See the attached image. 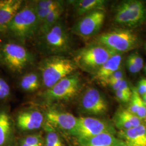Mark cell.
Instances as JSON below:
<instances>
[{"label":"cell","mask_w":146,"mask_h":146,"mask_svg":"<svg viewBox=\"0 0 146 146\" xmlns=\"http://www.w3.org/2000/svg\"><path fill=\"white\" fill-rule=\"evenodd\" d=\"M77 68L74 60L64 56L45 58L39 66L42 84L46 89L50 88L59 81L75 73Z\"/></svg>","instance_id":"cell-1"},{"label":"cell","mask_w":146,"mask_h":146,"mask_svg":"<svg viewBox=\"0 0 146 146\" xmlns=\"http://www.w3.org/2000/svg\"><path fill=\"white\" fill-rule=\"evenodd\" d=\"M38 29L35 11L31 2L21 8L5 29L24 44L36 35Z\"/></svg>","instance_id":"cell-2"},{"label":"cell","mask_w":146,"mask_h":146,"mask_svg":"<svg viewBox=\"0 0 146 146\" xmlns=\"http://www.w3.org/2000/svg\"><path fill=\"white\" fill-rule=\"evenodd\" d=\"M116 52L96 43L80 49L74 59L78 67L94 74Z\"/></svg>","instance_id":"cell-3"},{"label":"cell","mask_w":146,"mask_h":146,"mask_svg":"<svg viewBox=\"0 0 146 146\" xmlns=\"http://www.w3.org/2000/svg\"><path fill=\"white\" fill-rule=\"evenodd\" d=\"M96 43L114 52L121 54L133 50L139 45L138 36L128 29H116L100 35Z\"/></svg>","instance_id":"cell-4"},{"label":"cell","mask_w":146,"mask_h":146,"mask_svg":"<svg viewBox=\"0 0 146 146\" xmlns=\"http://www.w3.org/2000/svg\"><path fill=\"white\" fill-rule=\"evenodd\" d=\"M40 37L41 46L47 52L55 55L67 53L72 49L70 36L60 20L49 31Z\"/></svg>","instance_id":"cell-5"},{"label":"cell","mask_w":146,"mask_h":146,"mask_svg":"<svg viewBox=\"0 0 146 146\" xmlns=\"http://www.w3.org/2000/svg\"><path fill=\"white\" fill-rule=\"evenodd\" d=\"M114 20L122 26H138L146 20V5L137 0L122 2L116 6Z\"/></svg>","instance_id":"cell-6"},{"label":"cell","mask_w":146,"mask_h":146,"mask_svg":"<svg viewBox=\"0 0 146 146\" xmlns=\"http://www.w3.org/2000/svg\"><path fill=\"white\" fill-rule=\"evenodd\" d=\"M82 88V81L78 73H74L59 81L43 93L44 99L52 102L68 101L78 95Z\"/></svg>","instance_id":"cell-7"},{"label":"cell","mask_w":146,"mask_h":146,"mask_svg":"<svg viewBox=\"0 0 146 146\" xmlns=\"http://www.w3.org/2000/svg\"><path fill=\"white\" fill-rule=\"evenodd\" d=\"M2 54L5 65L14 72H21L33 60L31 53L25 47L14 43L4 44Z\"/></svg>","instance_id":"cell-8"},{"label":"cell","mask_w":146,"mask_h":146,"mask_svg":"<svg viewBox=\"0 0 146 146\" xmlns=\"http://www.w3.org/2000/svg\"><path fill=\"white\" fill-rule=\"evenodd\" d=\"M106 17L104 9L93 11L82 16L73 26L74 34L84 38L96 35L104 25Z\"/></svg>","instance_id":"cell-9"},{"label":"cell","mask_w":146,"mask_h":146,"mask_svg":"<svg viewBox=\"0 0 146 146\" xmlns=\"http://www.w3.org/2000/svg\"><path fill=\"white\" fill-rule=\"evenodd\" d=\"M114 128L104 121L93 117H78V122L73 134L79 140L88 139L104 133L114 134Z\"/></svg>","instance_id":"cell-10"},{"label":"cell","mask_w":146,"mask_h":146,"mask_svg":"<svg viewBox=\"0 0 146 146\" xmlns=\"http://www.w3.org/2000/svg\"><path fill=\"white\" fill-rule=\"evenodd\" d=\"M79 107L82 113L88 115H104L108 110L107 101L99 90L94 87H89L84 92Z\"/></svg>","instance_id":"cell-11"},{"label":"cell","mask_w":146,"mask_h":146,"mask_svg":"<svg viewBox=\"0 0 146 146\" xmlns=\"http://www.w3.org/2000/svg\"><path fill=\"white\" fill-rule=\"evenodd\" d=\"M46 117L50 124L73 134L77 125L78 117L72 114L55 109H49L46 113Z\"/></svg>","instance_id":"cell-12"},{"label":"cell","mask_w":146,"mask_h":146,"mask_svg":"<svg viewBox=\"0 0 146 146\" xmlns=\"http://www.w3.org/2000/svg\"><path fill=\"white\" fill-rule=\"evenodd\" d=\"M122 56L121 54L115 53L108 61L93 74V80L102 86H107L110 77L116 72L121 69Z\"/></svg>","instance_id":"cell-13"},{"label":"cell","mask_w":146,"mask_h":146,"mask_svg":"<svg viewBox=\"0 0 146 146\" xmlns=\"http://www.w3.org/2000/svg\"><path fill=\"white\" fill-rule=\"evenodd\" d=\"M44 117L37 110H32L22 111L17 117V125L22 131H33L42 126Z\"/></svg>","instance_id":"cell-14"},{"label":"cell","mask_w":146,"mask_h":146,"mask_svg":"<svg viewBox=\"0 0 146 146\" xmlns=\"http://www.w3.org/2000/svg\"><path fill=\"white\" fill-rule=\"evenodd\" d=\"M21 0L0 1V30L5 29L22 7Z\"/></svg>","instance_id":"cell-15"},{"label":"cell","mask_w":146,"mask_h":146,"mask_svg":"<svg viewBox=\"0 0 146 146\" xmlns=\"http://www.w3.org/2000/svg\"><path fill=\"white\" fill-rule=\"evenodd\" d=\"M119 137L131 146H146V125L131 128L129 129L120 131Z\"/></svg>","instance_id":"cell-16"},{"label":"cell","mask_w":146,"mask_h":146,"mask_svg":"<svg viewBox=\"0 0 146 146\" xmlns=\"http://www.w3.org/2000/svg\"><path fill=\"white\" fill-rule=\"evenodd\" d=\"M79 141L81 146H117L120 140L116 138L113 133H104Z\"/></svg>","instance_id":"cell-17"},{"label":"cell","mask_w":146,"mask_h":146,"mask_svg":"<svg viewBox=\"0 0 146 146\" xmlns=\"http://www.w3.org/2000/svg\"><path fill=\"white\" fill-rule=\"evenodd\" d=\"M74 10L79 16H84L93 11L104 9L106 1L104 0L71 1Z\"/></svg>","instance_id":"cell-18"},{"label":"cell","mask_w":146,"mask_h":146,"mask_svg":"<svg viewBox=\"0 0 146 146\" xmlns=\"http://www.w3.org/2000/svg\"><path fill=\"white\" fill-rule=\"evenodd\" d=\"M12 134L11 118L5 111H0V146H8Z\"/></svg>","instance_id":"cell-19"},{"label":"cell","mask_w":146,"mask_h":146,"mask_svg":"<svg viewBox=\"0 0 146 146\" xmlns=\"http://www.w3.org/2000/svg\"><path fill=\"white\" fill-rule=\"evenodd\" d=\"M63 11L64 5H63L47 16L40 27L37 35L41 36L49 31L60 21Z\"/></svg>","instance_id":"cell-20"},{"label":"cell","mask_w":146,"mask_h":146,"mask_svg":"<svg viewBox=\"0 0 146 146\" xmlns=\"http://www.w3.org/2000/svg\"><path fill=\"white\" fill-rule=\"evenodd\" d=\"M41 85L40 78L36 73H28L21 78L20 81L21 88L27 92L36 91L40 89Z\"/></svg>","instance_id":"cell-21"},{"label":"cell","mask_w":146,"mask_h":146,"mask_svg":"<svg viewBox=\"0 0 146 146\" xmlns=\"http://www.w3.org/2000/svg\"><path fill=\"white\" fill-rule=\"evenodd\" d=\"M114 123L120 131H125L133 128L125 116L124 110H120L117 111L114 117Z\"/></svg>","instance_id":"cell-22"},{"label":"cell","mask_w":146,"mask_h":146,"mask_svg":"<svg viewBox=\"0 0 146 146\" xmlns=\"http://www.w3.org/2000/svg\"><path fill=\"white\" fill-rule=\"evenodd\" d=\"M132 90V94L131 96V100L129 101V104L128 108L127 109L128 111L131 112V113L136 115L139 105L141 100V96L137 92L136 88H134Z\"/></svg>","instance_id":"cell-23"},{"label":"cell","mask_w":146,"mask_h":146,"mask_svg":"<svg viewBox=\"0 0 146 146\" xmlns=\"http://www.w3.org/2000/svg\"><path fill=\"white\" fill-rule=\"evenodd\" d=\"M63 1L56 0H41L36 1L32 2L33 5L35 9H44L54 6L59 5L62 3Z\"/></svg>","instance_id":"cell-24"},{"label":"cell","mask_w":146,"mask_h":146,"mask_svg":"<svg viewBox=\"0 0 146 146\" xmlns=\"http://www.w3.org/2000/svg\"><path fill=\"white\" fill-rule=\"evenodd\" d=\"M46 146H63V145L56 133L49 131L46 137Z\"/></svg>","instance_id":"cell-25"},{"label":"cell","mask_w":146,"mask_h":146,"mask_svg":"<svg viewBox=\"0 0 146 146\" xmlns=\"http://www.w3.org/2000/svg\"><path fill=\"white\" fill-rule=\"evenodd\" d=\"M22 141L29 146H44L42 137L39 135L28 136Z\"/></svg>","instance_id":"cell-26"},{"label":"cell","mask_w":146,"mask_h":146,"mask_svg":"<svg viewBox=\"0 0 146 146\" xmlns=\"http://www.w3.org/2000/svg\"><path fill=\"white\" fill-rule=\"evenodd\" d=\"M128 58L132 61L140 72L141 69L143 68V60L140 54L137 52H133Z\"/></svg>","instance_id":"cell-27"},{"label":"cell","mask_w":146,"mask_h":146,"mask_svg":"<svg viewBox=\"0 0 146 146\" xmlns=\"http://www.w3.org/2000/svg\"><path fill=\"white\" fill-rule=\"evenodd\" d=\"M115 93L117 99L121 102L125 103V104L129 102L132 94H128L120 90H116L115 92Z\"/></svg>","instance_id":"cell-28"},{"label":"cell","mask_w":146,"mask_h":146,"mask_svg":"<svg viewBox=\"0 0 146 146\" xmlns=\"http://www.w3.org/2000/svg\"><path fill=\"white\" fill-rule=\"evenodd\" d=\"M136 115L140 119L143 120L146 116V105L141 98Z\"/></svg>","instance_id":"cell-29"},{"label":"cell","mask_w":146,"mask_h":146,"mask_svg":"<svg viewBox=\"0 0 146 146\" xmlns=\"http://www.w3.org/2000/svg\"><path fill=\"white\" fill-rule=\"evenodd\" d=\"M125 78H124V73L123 72V70L120 69L119 70H117V72H116L115 73H114L108 79V81H107V85H108L109 84L115 82L117 81H119L120 80H122Z\"/></svg>","instance_id":"cell-30"},{"label":"cell","mask_w":146,"mask_h":146,"mask_svg":"<svg viewBox=\"0 0 146 146\" xmlns=\"http://www.w3.org/2000/svg\"><path fill=\"white\" fill-rule=\"evenodd\" d=\"M10 87L3 78H0V91L8 97L10 94Z\"/></svg>","instance_id":"cell-31"},{"label":"cell","mask_w":146,"mask_h":146,"mask_svg":"<svg viewBox=\"0 0 146 146\" xmlns=\"http://www.w3.org/2000/svg\"><path fill=\"white\" fill-rule=\"evenodd\" d=\"M136 90L140 96H143L146 94V79L142 78L137 84V88Z\"/></svg>","instance_id":"cell-32"},{"label":"cell","mask_w":146,"mask_h":146,"mask_svg":"<svg viewBox=\"0 0 146 146\" xmlns=\"http://www.w3.org/2000/svg\"><path fill=\"white\" fill-rule=\"evenodd\" d=\"M126 66L128 70L132 74H136L139 72L135 65L128 58H127L126 60Z\"/></svg>","instance_id":"cell-33"},{"label":"cell","mask_w":146,"mask_h":146,"mask_svg":"<svg viewBox=\"0 0 146 146\" xmlns=\"http://www.w3.org/2000/svg\"><path fill=\"white\" fill-rule=\"evenodd\" d=\"M118 90H121V91H122L123 92H125V93H128V94H132V90H131V88L129 87L128 84L127 83V81L125 80V79H124L122 81L121 84L120 86V88Z\"/></svg>","instance_id":"cell-34"},{"label":"cell","mask_w":146,"mask_h":146,"mask_svg":"<svg viewBox=\"0 0 146 146\" xmlns=\"http://www.w3.org/2000/svg\"><path fill=\"white\" fill-rule=\"evenodd\" d=\"M117 146H129L128 144H127L125 141H122L121 140H120V142L119 143V144L117 145Z\"/></svg>","instance_id":"cell-35"},{"label":"cell","mask_w":146,"mask_h":146,"mask_svg":"<svg viewBox=\"0 0 146 146\" xmlns=\"http://www.w3.org/2000/svg\"><path fill=\"white\" fill-rule=\"evenodd\" d=\"M21 146H28V145H27L26 143H25L24 142H23V141H22L21 142Z\"/></svg>","instance_id":"cell-36"},{"label":"cell","mask_w":146,"mask_h":146,"mask_svg":"<svg viewBox=\"0 0 146 146\" xmlns=\"http://www.w3.org/2000/svg\"><path fill=\"white\" fill-rule=\"evenodd\" d=\"M144 72H145V73L146 74V65L145 66V67H144Z\"/></svg>","instance_id":"cell-37"},{"label":"cell","mask_w":146,"mask_h":146,"mask_svg":"<svg viewBox=\"0 0 146 146\" xmlns=\"http://www.w3.org/2000/svg\"><path fill=\"white\" fill-rule=\"evenodd\" d=\"M144 121H145V122H146V117H145V119H144Z\"/></svg>","instance_id":"cell-38"},{"label":"cell","mask_w":146,"mask_h":146,"mask_svg":"<svg viewBox=\"0 0 146 146\" xmlns=\"http://www.w3.org/2000/svg\"><path fill=\"white\" fill-rule=\"evenodd\" d=\"M145 48H146V44H145Z\"/></svg>","instance_id":"cell-39"}]
</instances>
